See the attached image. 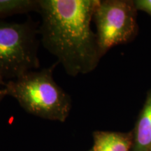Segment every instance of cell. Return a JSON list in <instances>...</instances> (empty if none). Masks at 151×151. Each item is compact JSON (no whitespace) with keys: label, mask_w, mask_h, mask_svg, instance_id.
I'll return each instance as SVG.
<instances>
[{"label":"cell","mask_w":151,"mask_h":151,"mask_svg":"<svg viewBox=\"0 0 151 151\" xmlns=\"http://www.w3.org/2000/svg\"><path fill=\"white\" fill-rule=\"evenodd\" d=\"M6 96H7V93L4 88H3V89H0V101H1V100L6 97Z\"/></svg>","instance_id":"obj_9"},{"label":"cell","mask_w":151,"mask_h":151,"mask_svg":"<svg viewBox=\"0 0 151 151\" xmlns=\"http://www.w3.org/2000/svg\"><path fill=\"white\" fill-rule=\"evenodd\" d=\"M151 148V92L139 117L136 133V150L148 151Z\"/></svg>","instance_id":"obj_5"},{"label":"cell","mask_w":151,"mask_h":151,"mask_svg":"<svg viewBox=\"0 0 151 151\" xmlns=\"http://www.w3.org/2000/svg\"><path fill=\"white\" fill-rule=\"evenodd\" d=\"M137 8L151 14V0H139L135 3Z\"/></svg>","instance_id":"obj_8"},{"label":"cell","mask_w":151,"mask_h":151,"mask_svg":"<svg viewBox=\"0 0 151 151\" xmlns=\"http://www.w3.org/2000/svg\"><path fill=\"white\" fill-rule=\"evenodd\" d=\"M90 151H93V150H90Z\"/></svg>","instance_id":"obj_11"},{"label":"cell","mask_w":151,"mask_h":151,"mask_svg":"<svg viewBox=\"0 0 151 151\" xmlns=\"http://www.w3.org/2000/svg\"><path fill=\"white\" fill-rule=\"evenodd\" d=\"M39 29L32 22L0 18V74L14 80L40 67Z\"/></svg>","instance_id":"obj_3"},{"label":"cell","mask_w":151,"mask_h":151,"mask_svg":"<svg viewBox=\"0 0 151 151\" xmlns=\"http://www.w3.org/2000/svg\"><path fill=\"white\" fill-rule=\"evenodd\" d=\"M39 0H0V18L16 14L38 12Z\"/></svg>","instance_id":"obj_7"},{"label":"cell","mask_w":151,"mask_h":151,"mask_svg":"<svg viewBox=\"0 0 151 151\" xmlns=\"http://www.w3.org/2000/svg\"><path fill=\"white\" fill-rule=\"evenodd\" d=\"M93 18L100 55L113 47L127 42L135 32L134 9L129 1H97Z\"/></svg>","instance_id":"obj_4"},{"label":"cell","mask_w":151,"mask_h":151,"mask_svg":"<svg viewBox=\"0 0 151 151\" xmlns=\"http://www.w3.org/2000/svg\"><path fill=\"white\" fill-rule=\"evenodd\" d=\"M130 141L122 134L97 132L94 135L93 151H129Z\"/></svg>","instance_id":"obj_6"},{"label":"cell","mask_w":151,"mask_h":151,"mask_svg":"<svg viewBox=\"0 0 151 151\" xmlns=\"http://www.w3.org/2000/svg\"><path fill=\"white\" fill-rule=\"evenodd\" d=\"M55 66L26 73L5 83L7 95L34 116L63 122L72 108L71 98L53 78Z\"/></svg>","instance_id":"obj_2"},{"label":"cell","mask_w":151,"mask_h":151,"mask_svg":"<svg viewBox=\"0 0 151 151\" xmlns=\"http://www.w3.org/2000/svg\"><path fill=\"white\" fill-rule=\"evenodd\" d=\"M4 78H3L2 76L0 74V86H4V85H5V83L4 82Z\"/></svg>","instance_id":"obj_10"},{"label":"cell","mask_w":151,"mask_h":151,"mask_svg":"<svg viewBox=\"0 0 151 151\" xmlns=\"http://www.w3.org/2000/svg\"><path fill=\"white\" fill-rule=\"evenodd\" d=\"M40 42L70 76L88 73L100 56L91 21L95 0H39Z\"/></svg>","instance_id":"obj_1"}]
</instances>
